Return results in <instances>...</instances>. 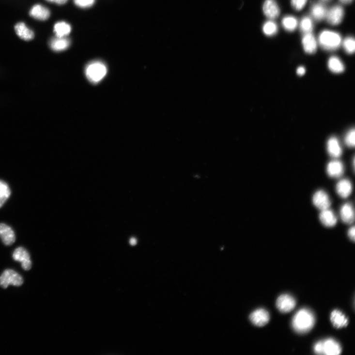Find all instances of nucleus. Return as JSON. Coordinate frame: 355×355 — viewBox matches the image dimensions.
Segmentation results:
<instances>
[{
  "label": "nucleus",
  "instance_id": "nucleus-1",
  "mask_svg": "<svg viewBox=\"0 0 355 355\" xmlns=\"http://www.w3.org/2000/svg\"><path fill=\"white\" fill-rule=\"evenodd\" d=\"M315 319L313 313L309 309H303L294 315L292 321L294 330L299 334H304L310 331L313 327Z\"/></svg>",
  "mask_w": 355,
  "mask_h": 355
},
{
  "label": "nucleus",
  "instance_id": "nucleus-2",
  "mask_svg": "<svg viewBox=\"0 0 355 355\" xmlns=\"http://www.w3.org/2000/svg\"><path fill=\"white\" fill-rule=\"evenodd\" d=\"M107 73V67L106 64L99 61L91 62L85 68V74L88 79L94 84L100 83Z\"/></svg>",
  "mask_w": 355,
  "mask_h": 355
},
{
  "label": "nucleus",
  "instance_id": "nucleus-3",
  "mask_svg": "<svg viewBox=\"0 0 355 355\" xmlns=\"http://www.w3.org/2000/svg\"><path fill=\"white\" fill-rule=\"evenodd\" d=\"M318 40L321 47L328 51H333L338 49L342 41L340 34L329 31H322L319 34Z\"/></svg>",
  "mask_w": 355,
  "mask_h": 355
},
{
  "label": "nucleus",
  "instance_id": "nucleus-4",
  "mask_svg": "<svg viewBox=\"0 0 355 355\" xmlns=\"http://www.w3.org/2000/svg\"><path fill=\"white\" fill-rule=\"evenodd\" d=\"M23 283L22 277L13 269L5 270L0 277V286L4 289L7 288L10 285L19 287Z\"/></svg>",
  "mask_w": 355,
  "mask_h": 355
},
{
  "label": "nucleus",
  "instance_id": "nucleus-5",
  "mask_svg": "<svg viewBox=\"0 0 355 355\" xmlns=\"http://www.w3.org/2000/svg\"><path fill=\"white\" fill-rule=\"evenodd\" d=\"M13 258L15 261L21 262L24 270L29 271L31 268L32 262L30 255L23 247L17 248L14 252Z\"/></svg>",
  "mask_w": 355,
  "mask_h": 355
},
{
  "label": "nucleus",
  "instance_id": "nucleus-6",
  "mask_svg": "<svg viewBox=\"0 0 355 355\" xmlns=\"http://www.w3.org/2000/svg\"><path fill=\"white\" fill-rule=\"evenodd\" d=\"M314 205L321 211L329 209L331 205V201L325 191L319 190L314 194L312 198Z\"/></svg>",
  "mask_w": 355,
  "mask_h": 355
},
{
  "label": "nucleus",
  "instance_id": "nucleus-7",
  "mask_svg": "<svg viewBox=\"0 0 355 355\" xmlns=\"http://www.w3.org/2000/svg\"><path fill=\"white\" fill-rule=\"evenodd\" d=\"M295 305V299L288 294L281 295L277 299V308L280 311L283 313L291 312L294 309Z\"/></svg>",
  "mask_w": 355,
  "mask_h": 355
},
{
  "label": "nucleus",
  "instance_id": "nucleus-8",
  "mask_svg": "<svg viewBox=\"0 0 355 355\" xmlns=\"http://www.w3.org/2000/svg\"><path fill=\"white\" fill-rule=\"evenodd\" d=\"M344 16V11L343 8L336 5L327 11L325 18L327 22L331 25H337L342 22Z\"/></svg>",
  "mask_w": 355,
  "mask_h": 355
},
{
  "label": "nucleus",
  "instance_id": "nucleus-9",
  "mask_svg": "<svg viewBox=\"0 0 355 355\" xmlns=\"http://www.w3.org/2000/svg\"><path fill=\"white\" fill-rule=\"evenodd\" d=\"M262 9L264 15L270 19H275L279 16L280 9L275 0H265Z\"/></svg>",
  "mask_w": 355,
  "mask_h": 355
},
{
  "label": "nucleus",
  "instance_id": "nucleus-10",
  "mask_svg": "<svg viewBox=\"0 0 355 355\" xmlns=\"http://www.w3.org/2000/svg\"><path fill=\"white\" fill-rule=\"evenodd\" d=\"M321 223L327 228L335 227L338 222V218L335 213L329 209L322 210L319 215Z\"/></svg>",
  "mask_w": 355,
  "mask_h": 355
},
{
  "label": "nucleus",
  "instance_id": "nucleus-11",
  "mask_svg": "<svg viewBox=\"0 0 355 355\" xmlns=\"http://www.w3.org/2000/svg\"><path fill=\"white\" fill-rule=\"evenodd\" d=\"M270 319L269 313L264 309H258L251 313L250 320L255 325L262 326L266 324Z\"/></svg>",
  "mask_w": 355,
  "mask_h": 355
},
{
  "label": "nucleus",
  "instance_id": "nucleus-12",
  "mask_svg": "<svg viewBox=\"0 0 355 355\" xmlns=\"http://www.w3.org/2000/svg\"><path fill=\"white\" fill-rule=\"evenodd\" d=\"M344 172L343 163L338 160L330 161L326 167L327 174L331 178H340L343 175Z\"/></svg>",
  "mask_w": 355,
  "mask_h": 355
},
{
  "label": "nucleus",
  "instance_id": "nucleus-13",
  "mask_svg": "<svg viewBox=\"0 0 355 355\" xmlns=\"http://www.w3.org/2000/svg\"><path fill=\"white\" fill-rule=\"evenodd\" d=\"M341 351L340 344L335 340L329 339L323 341V355H339Z\"/></svg>",
  "mask_w": 355,
  "mask_h": 355
},
{
  "label": "nucleus",
  "instance_id": "nucleus-14",
  "mask_svg": "<svg viewBox=\"0 0 355 355\" xmlns=\"http://www.w3.org/2000/svg\"><path fill=\"white\" fill-rule=\"evenodd\" d=\"M0 238L6 246H10L15 241V235L13 230L8 225L0 224Z\"/></svg>",
  "mask_w": 355,
  "mask_h": 355
},
{
  "label": "nucleus",
  "instance_id": "nucleus-15",
  "mask_svg": "<svg viewBox=\"0 0 355 355\" xmlns=\"http://www.w3.org/2000/svg\"><path fill=\"white\" fill-rule=\"evenodd\" d=\"M336 189L337 193L340 198L346 199L352 194L353 186L350 181L344 179L337 183Z\"/></svg>",
  "mask_w": 355,
  "mask_h": 355
},
{
  "label": "nucleus",
  "instance_id": "nucleus-16",
  "mask_svg": "<svg viewBox=\"0 0 355 355\" xmlns=\"http://www.w3.org/2000/svg\"><path fill=\"white\" fill-rule=\"evenodd\" d=\"M342 221L346 224H352L355 221V212L353 206L349 203L344 204L340 210Z\"/></svg>",
  "mask_w": 355,
  "mask_h": 355
},
{
  "label": "nucleus",
  "instance_id": "nucleus-17",
  "mask_svg": "<svg viewBox=\"0 0 355 355\" xmlns=\"http://www.w3.org/2000/svg\"><path fill=\"white\" fill-rule=\"evenodd\" d=\"M302 44L305 52L308 54H314L317 49V42L314 36L311 33L304 34Z\"/></svg>",
  "mask_w": 355,
  "mask_h": 355
},
{
  "label": "nucleus",
  "instance_id": "nucleus-18",
  "mask_svg": "<svg viewBox=\"0 0 355 355\" xmlns=\"http://www.w3.org/2000/svg\"><path fill=\"white\" fill-rule=\"evenodd\" d=\"M70 40L66 37L52 38L49 45L52 50L55 51H62L67 49L70 46Z\"/></svg>",
  "mask_w": 355,
  "mask_h": 355
},
{
  "label": "nucleus",
  "instance_id": "nucleus-19",
  "mask_svg": "<svg viewBox=\"0 0 355 355\" xmlns=\"http://www.w3.org/2000/svg\"><path fill=\"white\" fill-rule=\"evenodd\" d=\"M327 150L330 155L333 158H339L342 154L341 145L336 138H332L327 141Z\"/></svg>",
  "mask_w": 355,
  "mask_h": 355
},
{
  "label": "nucleus",
  "instance_id": "nucleus-20",
  "mask_svg": "<svg viewBox=\"0 0 355 355\" xmlns=\"http://www.w3.org/2000/svg\"><path fill=\"white\" fill-rule=\"evenodd\" d=\"M331 321L333 325L337 329L345 327L348 323V318L340 311L335 310L331 315Z\"/></svg>",
  "mask_w": 355,
  "mask_h": 355
},
{
  "label": "nucleus",
  "instance_id": "nucleus-21",
  "mask_svg": "<svg viewBox=\"0 0 355 355\" xmlns=\"http://www.w3.org/2000/svg\"><path fill=\"white\" fill-rule=\"evenodd\" d=\"M30 15L40 20H47L50 15L49 10L46 7L41 5H35L31 10Z\"/></svg>",
  "mask_w": 355,
  "mask_h": 355
},
{
  "label": "nucleus",
  "instance_id": "nucleus-22",
  "mask_svg": "<svg viewBox=\"0 0 355 355\" xmlns=\"http://www.w3.org/2000/svg\"><path fill=\"white\" fill-rule=\"evenodd\" d=\"M15 31L17 35L22 40L30 41L34 38V32L23 22L18 23L15 25Z\"/></svg>",
  "mask_w": 355,
  "mask_h": 355
},
{
  "label": "nucleus",
  "instance_id": "nucleus-23",
  "mask_svg": "<svg viewBox=\"0 0 355 355\" xmlns=\"http://www.w3.org/2000/svg\"><path fill=\"white\" fill-rule=\"evenodd\" d=\"M327 10L325 6L321 3H316L312 6L311 14L313 18L317 21L325 18Z\"/></svg>",
  "mask_w": 355,
  "mask_h": 355
},
{
  "label": "nucleus",
  "instance_id": "nucleus-24",
  "mask_svg": "<svg viewBox=\"0 0 355 355\" xmlns=\"http://www.w3.org/2000/svg\"><path fill=\"white\" fill-rule=\"evenodd\" d=\"M71 31V27L70 24L64 21L57 23L54 26V32L56 37H65Z\"/></svg>",
  "mask_w": 355,
  "mask_h": 355
},
{
  "label": "nucleus",
  "instance_id": "nucleus-25",
  "mask_svg": "<svg viewBox=\"0 0 355 355\" xmlns=\"http://www.w3.org/2000/svg\"><path fill=\"white\" fill-rule=\"evenodd\" d=\"M329 69L335 73H340L344 71L345 67L341 61L337 57H332L328 61Z\"/></svg>",
  "mask_w": 355,
  "mask_h": 355
},
{
  "label": "nucleus",
  "instance_id": "nucleus-26",
  "mask_svg": "<svg viewBox=\"0 0 355 355\" xmlns=\"http://www.w3.org/2000/svg\"><path fill=\"white\" fill-rule=\"evenodd\" d=\"M282 25L285 30L288 32L294 31L298 25L297 19L293 16H286L282 21Z\"/></svg>",
  "mask_w": 355,
  "mask_h": 355
},
{
  "label": "nucleus",
  "instance_id": "nucleus-27",
  "mask_svg": "<svg viewBox=\"0 0 355 355\" xmlns=\"http://www.w3.org/2000/svg\"><path fill=\"white\" fill-rule=\"evenodd\" d=\"M278 30V26L277 23L271 20L266 21L262 26L263 32L267 36L276 35Z\"/></svg>",
  "mask_w": 355,
  "mask_h": 355
},
{
  "label": "nucleus",
  "instance_id": "nucleus-28",
  "mask_svg": "<svg viewBox=\"0 0 355 355\" xmlns=\"http://www.w3.org/2000/svg\"><path fill=\"white\" fill-rule=\"evenodd\" d=\"M299 27L300 31L304 34L311 33L313 29L312 20L309 16L303 17L300 21Z\"/></svg>",
  "mask_w": 355,
  "mask_h": 355
},
{
  "label": "nucleus",
  "instance_id": "nucleus-29",
  "mask_svg": "<svg viewBox=\"0 0 355 355\" xmlns=\"http://www.w3.org/2000/svg\"><path fill=\"white\" fill-rule=\"evenodd\" d=\"M11 194V189L8 185L0 180V200L6 202Z\"/></svg>",
  "mask_w": 355,
  "mask_h": 355
},
{
  "label": "nucleus",
  "instance_id": "nucleus-30",
  "mask_svg": "<svg viewBox=\"0 0 355 355\" xmlns=\"http://www.w3.org/2000/svg\"><path fill=\"white\" fill-rule=\"evenodd\" d=\"M343 46L347 53L350 54L354 53L355 49L354 38L352 37L346 38L343 42Z\"/></svg>",
  "mask_w": 355,
  "mask_h": 355
},
{
  "label": "nucleus",
  "instance_id": "nucleus-31",
  "mask_svg": "<svg viewBox=\"0 0 355 355\" xmlns=\"http://www.w3.org/2000/svg\"><path fill=\"white\" fill-rule=\"evenodd\" d=\"M355 131L353 129L350 130L346 134L345 138V142L347 146L353 148L355 145Z\"/></svg>",
  "mask_w": 355,
  "mask_h": 355
},
{
  "label": "nucleus",
  "instance_id": "nucleus-32",
  "mask_svg": "<svg viewBox=\"0 0 355 355\" xmlns=\"http://www.w3.org/2000/svg\"><path fill=\"white\" fill-rule=\"evenodd\" d=\"M76 6L81 8H88L94 5L95 0H74Z\"/></svg>",
  "mask_w": 355,
  "mask_h": 355
},
{
  "label": "nucleus",
  "instance_id": "nucleus-33",
  "mask_svg": "<svg viewBox=\"0 0 355 355\" xmlns=\"http://www.w3.org/2000/svg\"><path fill=\"white\" fill-rule=\"evenodd\" d=\"M308 0H291L293 8L297 11H301L306 6Z\"/></svg>",
  "mask_w": 355,
  "mask_h": 355
},
{
  "label": "nucleus",
  "instance_id": "nucleus-34",
  "mask_svg": "<svg viewBox=\"0 0 355 355\" xmlns=\"http://www.w3.org/2000/svg\"><path fill=\"white\" fill-rule=\"evenodd\" d=\"M314 350L316 354L323 355V341L317 342L314 347Z\"/></svg>",
  "mask_w": 355,
  "mask_h": 355
},
{
  "label": "nucleus",
  "instance_id": "nucleus-35",
  "mask_svg": "<svg viewBox=\"0 0 355 355\" xmlns=\"http://www.w3.org/2000/svg\"><path fill=\"white\" fill-rule=\"evenodd\" d=\"M355 229L354 226H353L348 231V236L352 241H355Z\"/></svg>",
  "mask_w": 355,
  "mask_h": 355
},
{
  "label": "nucleus",
  "instance_id": "nucleus-36",
  "mask_svg": "<svg viewBox=\"0 0 355 355\" xmlns=\"http://www.w3.org/2000/svg\"><path fill=\"white\" fill-rule=\"evenodd\" d=\"M46 1L58 5H63L68 1V0H46Z\"/></svg>",
  "mask_w": 355,
  "mask_h": 355
},
{
  "label": "nucleus",
  "instance_id": "nucleus-37",
  "mask_svg": "<svg viewBox=\"0 0 355 355\" xmlns=\"http://www.w3.org/2000/svg\"><path fill=\"white\" fill-rule=\"evenodd\" d=\"M306 68L303 66H300L296 70L297 74L299 76L304 75L306 73Z\"/></svg>",
  "mask_w": 355,
  "mask_h": 355
},
{
  "label": "nucleus",
  "instance_id": "nucleus-38",
  "mask_svg": "<svg viewBox=\"0 0 355 355\" xmlns=\"http://www.w3.org/2000/svg\"><path fill=\"white\" fill-rule=\"evenodd\" d=\"M340 2L344 4H349L352 2L353 0H340Z\"/></svg>",
  "mask_w": 355,
  "mask_h": 355
},
{
  "label": "nucleus",
  "instance_id": "nucleus-39",
  "mask_svg": "<svg viewBox=\"0 0 355 355\" xmlns=\"http://www.w3.org/2000/svg\"><path fill=\"white\" fill-rule=\"evenodd\" d=\"M130 244L132 245H135L136 243V240L134 238H132L130 240Z\"/></svg>",
  "mask_w": 355,
  "mask_h": 355
},
{
  "label": "nucleus",
  "instance_id": "nucleus-40",
  "mask_svg": "<svg viewBox=\"0 0 355 355\" xmlns=\"http://www.w3.org/2000/svg\"><path fill=\"white\" fill-rule=\"evenodd\" d=\"M322 1L324 2H327L330 1V0H322Z\"/></svg>",
  "mask_w": 355,
  "mask_h": 355
}]
</instances>
